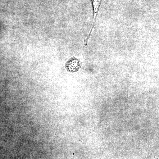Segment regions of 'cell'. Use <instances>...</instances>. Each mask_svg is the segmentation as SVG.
Segmentation results:
<instances>
[{
  "mask_svg": "<svg viewBox=\"0 0 159 159\" xmlns=\"http://www.w3.org/2000/svg\"><path fill=\"white\" fill-rule=\"evenodd\" d=\"M91 1H92V5H93V24H92V27H91V29L90 31L88 36L84 40V45L85 46L87 45L89 39L90 37L91 34H92L94 27H95V25H96L97 15H98V12H99V8H100L102 0H91Z\"/></svg>",
  "mask_w": 159,
  "mask_h": 159,
  "instance_id": "6da1fadb",
  "label": "cell"
},
{
  "mask_svg": "<svg viewBox=\"0 0 159 159\" xmlns=\"http://www.w3.org/2000/svg\"><path fill=\"white\" fill-rule=\"evenodd\" d=\"M82 63L79 59H77L76 57H71L67 61L66 64V69L67 71L70 73H75L79 70L81 68Z\"/></svg>",
  "mask_w": 159,
  "mask_h": 159,
  "instance_id": "7a4b0ae2",
  "label": "cell"
}]
</instances>
